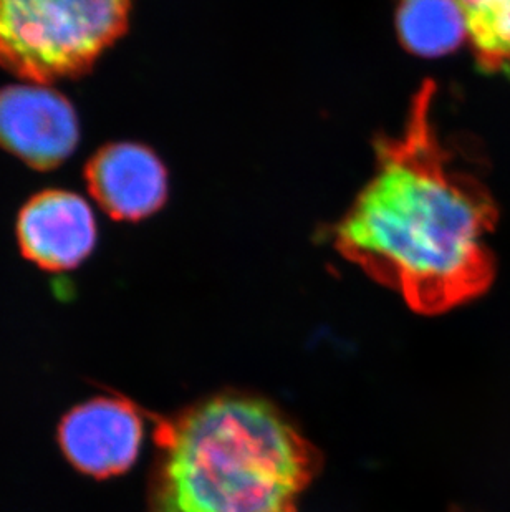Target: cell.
<instances>
[{"instance_id": "obj_1", "label": "cell", "mask_w": 510, "mask_h": 512, "mask_svg": "<svg viewBox=\"0 0 510 512\" xmlns=\"http://www.w3.org/2000/svg\"><path fill=\"white\" fill-rule=\"evenodd\" d=\"M436 85L414 93L400 133L375 143V170L333 229V244L419 314L436 315L491 287L496 229L489 189L459 170L434 123Z\"/></svg>"}, {"instance_id": "obj_2", "label": "cell", "mask_w": 510, "mask_h": 512, "mask_svg": "<svg viewBox=\"0 0 510 512\" xmlns=\"http://www.w3.org/2000/svg\"><path fill=\"white\" fill-rule=\"evenodd\" d=\"M151 512H297L320 455L269 401L221 395L156 426Z\"/></svg>"}, {"instance_id": "obj_3", "label": "cell", "mask_w": 510, "mask_h": 512, "mask_svg": "<svg viewBox=\"0 0 510 512\" xmlns=\"http://www.w3.org/2000/svg\"><path fill=\"white\" fill-rule=\"evenodd\" d=\"M133 0H0V67L47 85L80 77L125 35Z\"/></svg>"}, {"instance_id": "obj_4", "label": "cell", "mask_w": 510, "mask_h": 512, "mask_svg": "<svg viewBox=\"0 0 510 512\" xmlns=\"http://www.w3.org/2000/svg\"><path fill=\"white\" fill-rule=\"evenodd\" d=\"M72 103L45 85H10L0 90V146L35 170L50 171L78 145Z\"/></svg>"}, {"instance_id": "obj_5", "label": "cell", "mask_w": 510, "mask_h": 512, "mask_svg": "<svg viewBox=\"0 0 510 512\" xmlns=\"http://www.w3.org/2000/svg\"><path fill=\"white\" fill-rule=\"evenodd\" d=\"M143 441V418L133 403L98 398L63 418L60 445L82 473L108 478L135 463Z\"/></svg>"}, {"instance_id": "obj_6", "label": "cell", "mask_w": 510, "mask_h": 512, "mask_svg": "<svg viewBox=\"0 0 510 512\" xmlns=\"http://www.w3.org/2000/svg\"><path fill=\"white\" fill-rule=\"evenodd\" d=\"M20 251L45 271L80 266L97 244V224L87 201L62 189L35 194L17 219Z\"/></svg>"}, {"instance_id": "obj_7", "label": "cell", "mask_w": 510, "mask_h": 512, "mask_svg": "<svg viewBox=\"0 0 510 512\" xmlns=\"http://www.w3.org/2000/svg\"><path fill=\"white\" fill-rule=\"evenodd\" d=\"M93 198L116 221L136 223L168 199V171L158 155L136 143L103 146L85 168Z\"/></svg>"}, {"instance_id": "obj_8", "label": "cell", "mask_w": 510, "mask_h": 512, "mask_svg": "<svg viewBox=\"0 0 510 512\" xmlns=\"http://www.w3.org/2000/svg\"><path fill=\"white\" fill-rule=\"evenodd\" d=\"M396 30L401 44L419 57H443L467 39L461 10L454 0H400Z\"/></svg>"}, {"instance_id": "obj_9", "label": "cell", "mask_w": 510, "mask_h": 512, "mask_svg": "<svg viewBox=\"0 0 510 512\" xmlns=\"http://www.w3.org/2000/svg\"><path fill=\"white\" fill-rule=\"evenodd\" d=\"M484 72L510 75V0H454Z\"/></svg>"}]
</instances>
